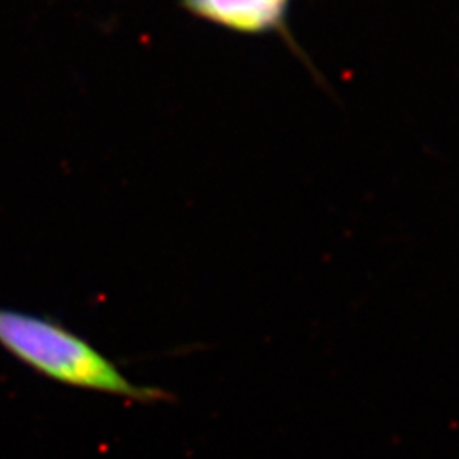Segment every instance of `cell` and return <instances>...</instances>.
Here are the masks:
<instances>
[{"label":"cell","mask_w":459,"mask_h":459,"mask_svg":"<svg viewBox=\"0 0 459 459\" xmlns=\"http://www.w3.org/2000/svg\"><path fill=\"white\" fill-rule=\"evenodd\" d=\"M0 347L39 377L70 388L113 394L140 403L170 398L160 388L130 381L94 345L49 316L0 307Z\"/></svg>","instance_id":"obj_1"},{"label":"cell","mask_w":459,"mask_h":459,"mask_svg":"<svg viewBox=\"0 0 459 459\" xmlns=\"http://www.w3.org/2000/svg\"><path fill=\"white\" fill-rule=\"evenodd\" d=\"M291 4L293 0H181L189 16L244 36L286 33Z\"/></svg>","instance_id":"obj_2"}]
</instances>
